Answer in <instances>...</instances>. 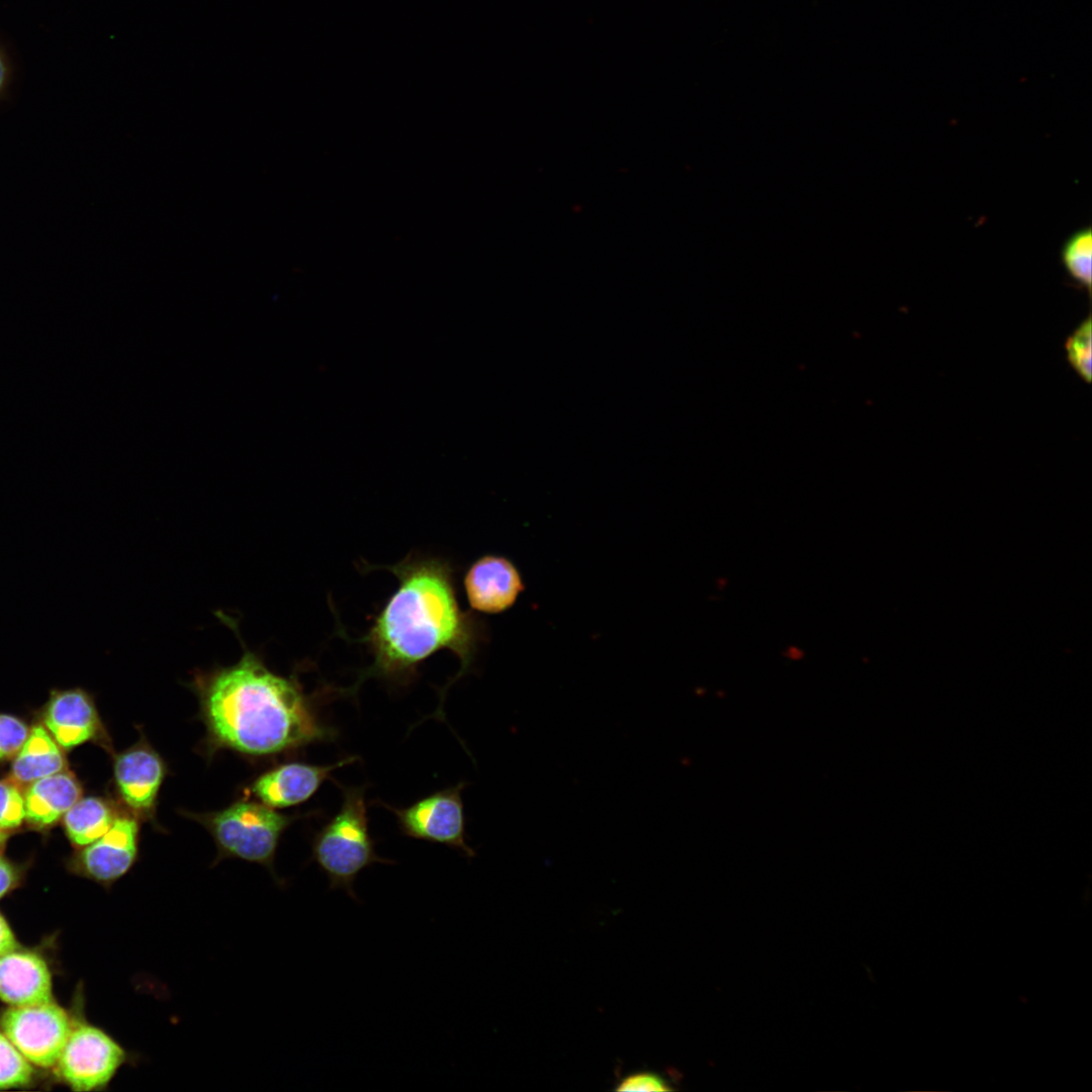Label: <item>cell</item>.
<instances>
[{
	"instance_id": "7c38bea8",
	"label": "cell",
	"mask_w": 1092,
	"mask_h": 1092,
	"mask_svg": "<svg viewBox=\"0 0 1092 1092\" xmlns=\"http://www.w3.org/2000/svg\"><path fill=\"white\" fill-rule=\"evenodd\" d=\"M463 587L472 610L494 615L511 609L525 584L516 564L503 555L485 554L467 568Z\"/></svg>"
},
{
	"instance_id": "8992f818",
	"label": "cell",
	"mask_w": 1092,
	"mask_h": 1092,
	"mask_svg": "<svg viewBox=\"0 0 1092 1092\" xmlns=\"http://www.w3.org/2000/svg\"><path fill=\"white\" fill-rule=\"evenodd\" d=\"M466 783L429 794L405 807H394L383 801L374 804L390 811L400 832L411 838L440 843L475 856L467 843L462 792Z\"/></svg>"
},
{
	"instance_id": "7402d4cb",
	"label": "cell",
	"mask_w": 1092,
	"mask_h": 1092,
	"mask_svg": "<svg viewBox=\"0 0 1092 1092\" xmlns=\"http://www.w3.org/2000/svg\"><path fill=\"white\" fill-rule=\"evenodd\" d=\"M669 1083L660 1075L652 1072H639L624 1078L616 1088L618 1091H670Z\"/></svg>"
},
{
	"instance_id": "484cf974",
	"label": "cell",
	"mask_w": 1092,
	"mask_h": 1092,
	"mask_svg": "<svg viewBox=\"0 0 1092 1092\" xmlns=\"http://www.w3.org/2000/svg\"><path fill=\"white\" fill-rule=\"evenodd\" d=\"M6 838H7V834L5 833L4 830L0 829V845H2L4 843Z\"/></svg>"
},
{
	"instance_id": "2e32d148",
	"label": "cell",
	"mask_w": 1092,
	"mask_h": 1092,
	"mask_svg": "<svg viewBox=\"0 0 1092 1092\" xmlns=\"http://www.w3.org/2000/svg\"><path fill=\"white\" fill-rule=\"evenodd\" d=\"M120 813L101 797L80 798L63 816L67 836L84 847L104 835Z\"/></svg>"
},
{
	"instance_id": "8fae6325",
	"label": "cell",
	"mask_w": 1092,
	"mask_h": 1092,
	"mask_svg": "<svg viewBox=\"0 0 1092 1092\" xmlns=\"http://www.w3.org/2000/svg\"><path fill=\"white\" fill-rule=\"evenodd\" d=\"M351 755L331 764H311L301 761L281 763L260 775L250 786V794L259 802L282 809L300 805L311 798L332 772L357 761Z\"/></svg>"
},
{
	"instance_id": "ac0fdd59",
	"label": "cell",
	"mask_w": 1092,
	"mask_h": 1092,
	"mask_svg": "<svg viewBox=\"0 0 1092 1092\" xmlns=\"http://www.w3.org/2000/svg\"><path fill=\"white\" fill-rule=\"evenodd\" d=\"M34 1074L33 1065L0 1028V1090L28 1086Z\"/></svg>"
},
{
	"instance_id": "cb8c5ba5",
	"label": "cell",
	"mask_w": 1092,
	"mask_h": 1092,
	"mask_svg": "<svg viewBox=\"0 0 1092 1092\" xmlns=\"http://www.w3.org/2000/svg\"><path fill=\"white\" fill-rule=\"evenodd\" d=\"M18 942L5 917L0 912V956L16 948Z\"/></svg>"
},
{
	"instance_id": "5b68a950",
	"label": "cell",
	"mask_w": 1092,
	"mask_h": 1092,
	"mask_svg": "<svg viewBox=\"0 0 1092 1092\" xmlns=\"http://www.w3.org/2000/svg\"><path fill=\"white\" fill-rule=\"evenodd\" d=\"M141 1060L103 1028L82 1021L74 1024L55 1068L74 1091H102L124 1066L135 1067Z\"/></svg>"
},
{
	"instance_id": "4fadbf2b",
	"label": "cell",
	"mask_w": 1092,
	"mask_h": 1092,
	"mask_svg": "<svg viewBox=\"0 0 1092 1092\" xmlns=\"http://www.w3.org/2000/svg\"><path fill=\"white\" fill-rule=\"evenodd\" d=\"M0 1000L9 1006L53 1001L52 974L46 960L19 946L1 954Z\"/></svg>"
},
{
	"instance_id": "277c9868",
	"label": "cell",
	"mask_w": 1092,
	"mask_h": 1092,
	"mask_svg": "<svg viewBox=\"0 0 1092 1092\" xmlns=\"http://www.w3.org/2000/svg\"><path fill=\"white\" fill-rule=\"evenodd\" d=\"M182 814L200 823L212 836L218 852L214 863L223 858L259 863L280 886L286 882L274 869L279 840L293 822L309 815L282 814L261 802L249 800H241L219 811H186Z\"/></svg>"
},
{
	"instance_id": "603a6c76",
	"label": "cell",
	"mask_w": 1092,
	"mask_h": 1092,
	"mask_svg": "<svg viewBox=\"0 0 1092 1092\" xmlns=\"http://www.w3.org/2000/svg\"><path fill=\"white\" fill-rule=\"evenodd\" d=\"M20 880L19 869L10 860L0 856V899L14 890Z\"/></svg>"
},
{
	"instance_id": "30bf717a",
	"label": "cell",
	"mask_w": 1092,
	"mask_h": 1092,
	"mask_svg": "<svg viewBox=\"0 0 1092 1092\" xmlns=\"http://www.w3.org/2000/svg\"><path fill=\"white\" fill-rule=\"evenodd\" d=\"M46 729L66 749L95 741L110 750L109 735L92 696L83 689L54 690L43 710Z\"/></svg>"
},
{
	"instance_id": "9c48e42d",
	"label": "cell",
	"mask_w": 1092,
	"mask_h": 1092,
	"mask_svg": "<svg viewBox=\"0 0 1092 1092\" xmlns=\"http://www.w3.org/2000/svg\"><path fill=\"white\" fill-rule=\"evenodd\" d=\"M140 828L139 819L120 813L104 835L81 847L71 861L72 871L110 889L139 859Z\"/></svg>"
},
{
	"instance_id": "3957f363",
	"label": "cell",
	"mask_w": 1092,
	"mask_h": 1092,
	"mask_svg": "<svg viewBox=\"0 0 1092 1092\" xmlns=\"http://www.w3.org/2000/svg\"><path fill=\"white\" fill-rule=\"evenodd\" d=\"M342 792L337 813L314 834L309 862L327 877L329 890L343 891L356 903H362L355 890L358 876L374 863L394 864L379 855L369 830L365 800L366 785L345 786L332 778Z\"/></svg>"
},
{
	"instance_id": "d6986e66",
	"label": "cell",
	"mask_w": 1092,
	"mask_h": 1092,
	"mask_svg": "<svg viewBox=\"0 0 1092 1092\" xmlns=\"http://www.w3.org/2000/svg\"><path fill=\"white\" fill-rule=\"evenodd\" d=\"M1091 318L1087 317L1070 336L1065 344L1067 359L1075 371L1087 382L1091 380Z\"/></svg>"
},
{
	"instance_id": "7a4b0ae2",
	"label": "cell",
	"mask_w": 1092,
	"mask_h": 1092,
	"mask_svg": "<svg viewBox=\"0 0 1092 1092\" xmlns=\"http://www.w3.org/2000/svg\"><path fill=\"white\" fill-rule=\"evenodd\" d=\"M192 686L212 752L226 748L272 756L333 742L339 735L320 711L323 699L339 697L337 688L307 694L297 670L280 675L246 646L237 663L197 672Z\"/></svg>"
},
{
	"instance_id": "ffe728a7",
	"label": "cell",
	"mask_w": 1092,
	"mask_h": 1092,
	"mask_svg": "<svg viewBox=\"0 0 1092 1092\" xmlns=\"http://www.w3.org/2000/svg\"><path fill=\"white\" fill-rule=\"evenodd\" d=\"M24 819V795L11 782L0 781V829L19 827Z\"/></svg>"
},
{
	"instance_id": "44dd1931",
	"label": "cell",
	"mask_w": 1092,
	"mask_h": 1092,
	"mask_svg": "<svg viewBox=\"0 0 1092 1092\" xmlns=\"http://www.w3.org/2000/svg\"><path fill=\"white\" fill-rule=\"evenodd\" d=\"M28 734V727L21 719L0 714V760L15 756Z\"/></svg>"
},
{
	"instance_id": "ba28073f",
	"label": "cell",
	"mask_w": 1092,
	"mask_h": 1092,
	"mask_svg": "<svg viewBox=\"0 0 1092 1092\" xmlns=\"http://www.w3.org/2000/svg\"><path fill=\"white\" fill-rule=\"evenodd\" d=\"M166 775L163 757L144 737L116 754L113 779L125 812L140 821L155 822L158 797Z\"/></svg>"
},
{
	"instance_id": "d4e9b609",
	"label": "cell",
	"mask_w": 1092,
	"mask_h": 1092,
	"mask_svg": "<svg viewBox=\"0 0 1092 1092\" xmlns=\"http://www.w3.org/2000/svg\"><path fill=\"white\" fill-rule=\"evenodd\" d=\"M10 76V70L7 58L2 50H0V95L5 90Z\"/></svg>"
},
{
	"instance_id": "52a82bcc",
	"label": "cell",
	"mask_w": 1092,
	"mask_h": 1092,
	"mask_svg": "<svg viewBox=\"0 0 1092 1092\" xmlns=\"http://www.w3.org/2000/svg\"><path fill=\"white\" fill-rule=\"evenodd\" d=\"M74 1024L54 1000L36 1005L9 1006L0 1016V1028L35 1067L55 1068Z\"/></svg>"
},
{
	"instance_id": "5bb4252c",
	"label": "cell",
	"mask_w": 1092,
	"mask_h": 1092,
	"mask_svg": "<svg viewBox=\"0 0 1092 1092\" xmlns=\"http://www.w3.org/2000/svg\"><path fill=\"white\" fill-rule=\"evenodd\" d=\"M82 788L68 771H60L29 784L24 794L25 820L38 827L59 821L81 798Z\"/></svg>"
},
{
	"instance_id": "e0dca14e",
	"label": "cell",
	"mask_w": 1092,
	"mask_h": 1092,
	"mask_svg": "<svg viewBox=\"0 0 1092 1092\" xmlns=\"http://www.w3.org/2000/svg\"><path fill=\"white\" fill-rule=\"evenodd\" d=\"M1092 233L1085 228L1071 235L1062 247L1061 258L1069 275L1091 290Z\"/></svg>"
},
{
	"instance_id": "6da1fadb",
	"label": "cell",
	"mask_w": 1092,
	"mask_h": 1092,
	"mask_svg": "<svg viewBox=\"0 0 1092 1092\" xmlns=\"http://www.w3.org/2000/svg\"><path fill=\"white\" fill-rule=\"evenodd\" d=\"M365 568L390 571L398 585L373 616L366 633L354 640L364 644L372 662L359 671L353 686L341 689L342 695L354 696L369 678L393 687L410 686L426 659L449 650L459 659L460 669L441 690L439 708L431 716L443 719L446 691L471 671L486 639L484 621L461 608L455 568L445 558L412 552L395 564Z\"/></svg>"
},
{
	"instance_id": "9a60e30c",
	"label": "cell",
	"mask_w": 1092,
	"mask_h": 1092,
	"mask_svg": "<svg viewBox=\"0 0 1092 1092\" xmlns=\"http://www.w3.org/2000/svg\"><path fill=\"white\" fill-rule=\"evenodd\" d=\"M66 758L61 746L41 725L34 726L16 753L11 779L20 785H29L41 778L63 771Z\"/></svg>"
}]
</instances>
